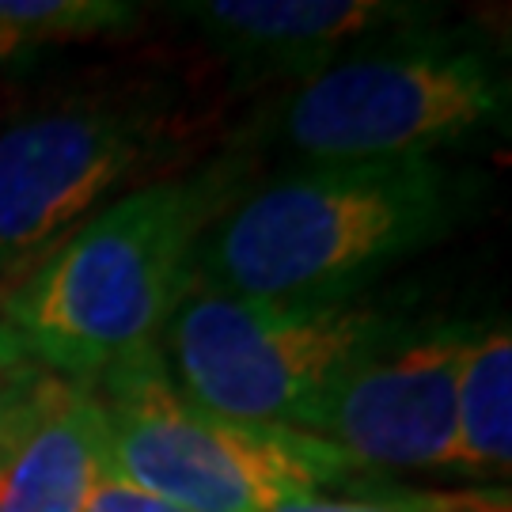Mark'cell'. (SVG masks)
<instances>
[{
    "mask_svg": "<svg viewBox=\"0 0 512 512\" xmlns=\"http://www.w3.org/2000/svg\"><path fill=\"white\" fill-rule=\"evenodd\" d=\"M471 171L429 160L300 167L251 190L205 232L194 281L258 300L361 296L475 209Z\"/></svg>",
    "mask_w": 512,
    "mask_h": 512,
    "instance_id": "1",
    "label": "cell"
},
{
    "mask_svg": "<svg viewBox=\"0 0 512 512\" xmlns=\"http://www.w3.org/2000/svg\"><path fill=\"white\" fill-rule=\"evenodd\" d=\"M243 175L239 160H220L92 213L0 300V327L27 357L84 384L160 346L205 232L236 205Z\"/></svg>",
    "mask_w": 512,
    "mask_h": 512,
    "instance_id": "2",
    "label": "cell"
},
{
    "mask_svg": "<svg viewBox=\"0 0 512 512\" xmlns=\"http://www.w3.org/2000/svg\"><path fill=\"white\" fill-rule=\"evenodd\" d=\"M92 387L107 418L110 471L179 512H274L296 497L372 486L315 433L190 403L160 346L110 365Z\"/></svg>",
    "mask_w": 512,
    "mask_h": 512,
    "instance_id": "3",
    "label": "cell"
},
{
    "mask_svg": "<svg viewBox=\"0 0 512 512\" xmlns=\"http://www.w3.org/2000/svg\"><path fill=\"white\" fill-rule=\"evenodd\" d=\"M509 122V76L467 31L418 27L296 84L274 137L308 167L429 160Z\"/></svg>",
    "mask_w": 512,
    "mask_h": 512,
    "instance_id": "4",
    "label": "cell"
},
{
    "mask_svg": "<svg viewBox=\"0 0 512 512\" xmlns=\"http://www.w3.org/2000/svg\"><path fill=\"white\" fill-rule=\"evenodd\" d=\"M406 323L414 319L376 296L258 300L194 281L160 353L190 403L236 421L296 425Z\"/></svg>",
    "mask_w": 512,
    "mask_h": 512,
    "instance_id": "5",
    "label": "cell"
},
{
    "mask_svg": "<svg viewBox=\"0 0 512 512\" xmlns=\"http://www.w3.org/2000/svg\"><path fill=\"white\" fill-rule=\"evenodd\" d=\"M156 92L73 95L0 129V300L164 145Z\"/></svg>",
    "mask_w": 512,
    "mask_h": 512,
    "instance_id": "6",
    "label": "cell"
},
{
    "mask_svg": "<svg viewBox=\"0 0 512 512\" xmlns=\"http://www.w3.org/2000/svg\"><path fill=\"white\" fill-rule=\"evenodd\" d=\"M475 330L471 319L406 323L293 429L334 444L365 475L452 471L459 365Z\"/></svg>",
    "mask_w": 512,
    "mask_h": 512,
    "instance_id": "7",
    "label": "cell"
},
{
    "mask_svg": "<svg viewBox=\"0 0 512 512\" xmlns=\"http://www.w3.org/2000/svg\"><path fill=\"white\" fill-rule=\"evenodd\" d=\"M171 12L198 27L243 84H304L372 42L440 19V8L410 0H194Z\"/></svg>",
    "mask_w": 512,
    "mask_h": 512,
    "instance_id": "8",
    "label": "cell"
},
{
    "mask_svg": "<svg viewBox=\"0 0 512 512\" xmlns=\"http://www.w3.org/2000/svg\"><path fill=\"white\" fill-rule=\"evenodd\" d=\"M107 467L92 384L27 361L0 368V512H80Z\"/></svg>",
    "mask_w": 512,
    "mask_h": 512,
    "instance_id": "9",
    "label": "cell"
},
{
    "mask_svg": "<svg viewBox=\"0 0 512 512\" xmlns=\"http://www.w3.org/2000/svg\"><path fill=\"white\" fill-rule=\"evenodd\" d=\"M512 463V334L478 327L456 384V456L448 475H509Z\"/></svg>",
    "mask_w": 512,
    "mask_h": 512,
    "instance_id": "10",
    "label": "cell"
},
{
    "mask_svg": "<svg viewBox=\"0 0 512 512\" xmlns=\"http://www.w3.org/2000/svg\"><path fill=\"white\" fill-rule=\"evenodd\" d=\"M0 23L42 46L50 38L129 31L141 23V8L122 0H0Z\"/></svg>",
    "mask_w": 512,
    "mask_h": 512,
    "instance_id": "11",
    "label": "cell"
},
{
    "mask_svg": "<svg viewBox=\"0 0 512 512\" xmlns=\"http://www.w3.org/2000/svg\"><path fill=\"white\" fill-rule=\"evenodd\" d=\"M274 512H509L505 490H467V494H429V490H346L342 497L315 494L277 505Z\"/></svg>",
    "mask_w": 512,
    "mask_h": 512,
    "instance_id": "12",
    "label": "cell"
},
{
    "mask_svg": "<svg viewBox=\"0 0 512 512\" xmlns=\"http://www.w3.org/2000/svg\"><path fill=\"white\" fill-rule=\"evenodd\" d=\"M80 512H179V509H171L160 497H152V494H145V490L122 482V478L107 467L103 475L95 478L92 494H88V501H84Z\"/></svg>",
    "mask_w": 512,
    "mask_h": 512,
    "instance_id": "13",
    "label": "cell"
},
{
    "mask_svg": "<svg viewBox=\"0 0 512 512\" xmlns=\"http://www.w3.org/2000/svg\"><path fill=\"white\" fill-rule=\"evenodd\" d=\"M35 57H38V42H31V38H23L19 31L0 23V73L27 69Z\"/></svg>",
    "mask_w": 512,
    "mask_h": 512,
    "instance_id": "14",
    "label": "cell"
},
{
    "mask_svg": "<svg viewBox=\"0 0 512 512\" xmlns=\"http://www.w3.org/2000/svg\"><path fill=\"white\" fill-rule=\"evenodd\" d=\"M19 361H31V357L19 349V342L8 330L0 327V368H12V365H19Z\"/></svg>",
    "mask_w": 512,
    "mask_h": 512,
    "instance_id": "15",
    "label": "cell"
}]
</instances>
